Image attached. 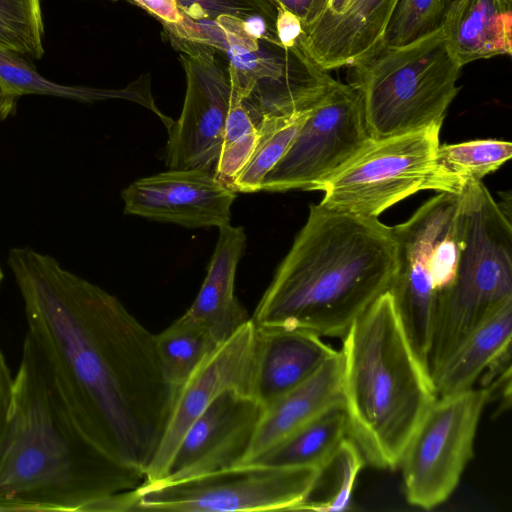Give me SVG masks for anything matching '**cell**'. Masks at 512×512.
Wrapping results in <instances>:
<instances>
[{
    "mask_svg": "<svg viewBox=\"0 0 512 512\" xmlns=\"http://www.w3.org/2000/svg\"><path fill=\"white\" fill-rule=\"evenodd\" d=\"M297 15L302 26L312 21L321 10L325 0H272Z\"/></svg>",
    "mask_w": 512,
    "mask_h": 512,
    "instance_id": "obj_35",
    "label": "cell"
},
{
    "mask_svg": "<svg viewBox=\"0 0 512 512\" xmlns=\"http://www.w3.org/2000/svg\"><path fill=\"white\" fill-rule=\"evenodd\" d=\"M347 437V414L342 401L245 464L307 466L323 470Z\"/></svg>",
    "mask_w": 512,
    "mask_h": 512,
    "instance_id": "obj_22",
    "label": "cell"
},
{
    "mask_svg": "<svg viewBox=\"0 0 512 512\" xmlns=\"http://www.w3.org/2000/svg\"><path fill=\"white\" fill-rule=\"evenodd\" d=\"M487 387L437 397L421 419L404 452L401 467L407 501L422 509L445 502L473 457Z\"/></svg>",
    "mask_w": 512,
    "mask_h": 512,
    "instance_id": "obj_10",
    "label": "cell"
},
{
    "mask_svg": "<svg viewBox=\"0 0 512 512\" xmlns=\"http://www.w3.org/2000/svg\"><path fill=\"white\" fill-rule=\"evenodd\" d=\"M358 93L338 81L309 110L261 191H318L371 141Z\"/></svg>",
    "mask_w": 512,
    "mask_h": 512,
    "instance_id": "obj_11",
    "label": "cell"
},
{
    "mask_svg": "<svg viewBox=\"0 0 512 512\" xmlns=\"http://www.w3.org/2000/svg\"><path fill=\"white\" fill-rule=\"evenodd\" d=\"M461 68L442 26L404 45H381L351 67L348 84L371 137L382 139L442 124Z\"/></svg>",
    "mask_w": 512,
    "mask_h": 512,
    "instance_id": "obj_6",
    "label": "cell"
},
{
    "mask_svg": "<svg viewBox=\"0 0 512 512\" xmlns=\"http://www.w3.org/2000/svg\"><path fill=\"white\" fill-rule=\"evenodd\" d=\"M449 49L464 65L512 53V0H463L444 22Z\"/></svg>",
    "mask_w": 512,
    "mask_h": 512,
    "instance_id": "obj_20",
    "label": "cell"
},
{
    "mask_svg": "<svg viewBox=\"0 0 512 512\" xmlns=\"http://www.w3.org/2000/svg\"><path fill=\"white\" fill-rule=\"evenodd\" d=\"M237 192L214 172L170 169L135 180L121 197L124 213L187 228L230 224Z\"/></svg>",
    "mask_w": 512,
    "mask_h": 512,
    "instance_id": "obj_15",
    "label": "cell"
},
{
    "mask_svg": "<svg viewBox=\"0 0 512 512\" xmlns=\"http://www.w3.org/2000/svg\"><path fill=\"white\" fill-rule=\"evenodd\" d=\"M183 16L195 21L232 16L242 20L261 17L275 28L276 7L272 0H175Z\"/></svg>",
    "mask_w": 512,
    "mask_h": 512,
    "instance_id": "obj_31",
    "label": "cell"
},
{
    "mask_svg": "<svg viewBox=\"0 0 512 512\" xmlns=\"http://www.w3.org/2000/svg\"><path fill=\"white\" fill-rule=\"evenodd\" d=\"M457 204L458 194L438 193L408 220L391 227L397 271L388 291L406 337L426 369L436 303L452 284L458 264Z\"/></svg>",
    "mask_w": 512,
    "mask_h": 512,
    "instance_id": "obj_7",
    "label": "cell"
},
{
    "mask_svg": "<svg viewBox=\"0 0 512 512\" xmlns=\"http://www.w3.org/2000/svg\"><path fill=\"white\" fill-rule=\"evenodd\" d=\"M151 16L159 20L166 31L179 28L184 23V16L180 12L175 0H131Z\"/></svg>",
    "mask_w": 512,
    "mask_h": 512,
    "instance_id": "obj_33",
    "label": "cell"
},
{
    "mask_svg": "<svg viewBox=\"0 0 512 512\" xmlns=\"http://www.w3.org/2000/svg\"><path fill=\"white\" fill-rule=\"evenodd\" d=\"M144 480L81 431L26 334L0 437V512L100 511Z\"/></svg>",
    "mask_w": 512,
    "mask_h": 512,
    "instance_id": "obj_2",
    "label": "cell"
},
{
    "mask_svg": "<svg viewBox=\"0 0 512 512\" xmlns=\"http://www.w3.org/2000/svg\"><path fill=\"white\" fill-rule=\"evenodd\" d=\"M310 109L291 116L266 120L257 128V145L232 183L236 192L261 191L266 175L287 152Z\"/></svg>",
    "mask_w": 512,
    "mask_h": 512,
    "instance_id": "obj_26",
    "label": "cell"
},
{
    "mask_svg": "<svg viewBox=\"0 0 512 512\" xmlns=\"http://www.w3.org/2000/svg\"><path fill=\"white\" fill-rule=\"evenodd\" d=\"M338 351L308 330L255 325L252 395L264 409Z\"/></svg>",
    "mask_w": 512,
    "mask_h": 512,
    "instance_id": "obj_17",
    "label": "cell"
},
{
    "mask_svg": "<svg viewBox=\"0 0 512 512\" xmlns=\"http://www.w3.org/2000/svg\"><path fill=\"white\" fill-rule=\"evenodd\" d=\"M26 334L72 418L102 451L144 473L179 389L167 382L155 334L118 298L31 247L9 251Z\"/></svg>",
    "mask_w": 512,
    "mask_h": 512,
    "instance_id": "obj_1",
    "label": "cell"
},
{
    "mask_svg": "<svg viewBox=\"0 0 512 512\" xmlns=\"http://www.w3.org/2000/svg\"><path fill=\"white\" fill-rule=\"evenodd\" d=\"M180 51L186 75L181 115L168 130L166 165L170 169L214 172L230 106L231 85L214 49L169 36Z\"/></svg>",
    "mask_w": 512,
    "mask_h": 512,
    "instance_id": "obj_12",
    "label": "cell"
},
{
    "mask_svg": "<svg viewBox=\"0 0 512 512\" xmlns=\"http://www.w3.org/2000/svg\"><path fill=\"white\" fill-rule=\"evenodd\" d=\"M512 156V144L497 139H477L439 145L430 190L460 194L463 189L482 181L498 170Z\"/></svg>",
    "mask_w": 512,
    "mask_h": 512,
    "instance_id": "obj_23",
    "label": "cell"
},
{
    "mask_svg": "<svg viewBox=\"0 0 512 512\" xmlns=\"http://www.w3.org/2000/svg\"><path fill=\"white\" fill-rule=\"evenodd\" d=\"M340 353L348 437L366 462L395 469L437 394L389 291L352 323Z\"/></svg>",
    "mask_w": 512,
    "mask_h": 512,
    "instance_id": "obj_4",
    "label": "cell"
},
{
    "mask_svg": "<svg viewBox=\"0 0 512 512\" xmlns=\"http://www.w3.org/2000/svg\"><path fill=\"white\" fill-rule=\"evenodd\" d=\"M442 124L373 139L318 191L323 207L361 217H378L389 207L430 190Z\"/></svg>",
    "mask_w": 512,
    "mask_h": 512,
    "instance_id": "obj_8",
    "label": "cell"
},
{
    "mask_svg": "<svg viewBox=\"0 0 512 512\" xmlns=\"http://www.w3.org/2000/svg\"><path fill=\"white\" fill-rule=\"evenodd\" d=\"M511 333L512 300L484 320L441 366L432 379L437 397L473 388L483 372L510 353Z\"/></svg>",
    "mask_w": 512,
    "mask_h": 512,
    "instance_id": "obj_21",
    "label": "cell"
},
{
    "mask_svg": "<svg viewBox=\"0 0 512 512\" xmlns=\"http://www.w3.org/2000/svg\"><path fill=\"white\" fill-rule=\"evenodd\" d=\"M0 87L16 98L32 94L94 102L120 97L129 98L149 109L154 106L152 98L142 93L58 84L43 77L22 55L3 48H0Z\"/></svg>",
    "mask_w": 512,
    "mask_h": 512,
    "instance_id": "obj_24",
    "label": "cell"
},
{
    "mask_svg": "<svg viewBox=\"0 0 512 512\" xmlns=\"http://www.w3.org/2000/svg\"><path fill=\"white\" fill-rule=\"evenodd\" d=\"M399 0H325L298 41L321 69L352 67L384 43Z\"/></svg>",
    "mask_w": 512,
    "mask_h": 512,
    "instance_id": "obj_16",
    "label": "cell"
},
{
    "mask_svg": "<svg viewBox=\"0 0 512 512\" xmlns=\"http://www.w3.org/2000/svg\"><path fill=\"white\" fill-rule=\"evenodd\" d=\"M43 35L41 0H0V48L40 59Z\"/></svg>",
    "mask_w": 512,
    "mask_h": 512,
    "instance_id": "obj_27",
    "label": "cell"
},
{
    "mask_svg": "<svg viewBox=\"0 0 512 512\" xmlns=\"http://www.w3.org/2000/svg\"><path fill=\"white\" fill-rule=\"evenodd\" d=\"M463 0H443L444 2V22L454 13Z\"/></svg>",
    "mask_w": 512,
    "mask_h": 512,
    "instance_id": "obj_37",
    "label": "cell"
},
{
    "mask_svg": "<svg viewBox=\"0 0 512 512\" xmlns=\"http://www.w3.org/2000/svg\"><path fill=\"white\" fill-rule=\"evenodd\" d=\"M3 277H4V274H3V271H2L1 266H0V287H1V283L3 281Z\"/></svg>",
    "mask_w": 512,
    "mask_h": 512,
    "instance_id": "obj_38",
    "label": "cell"
},
{
    "mask_svg": "<svg viewBox=\"0 0 512 512\" xmlns=\"http://www.w3.org/2000/svg\"><path fill=\"white\" fill-rule=\"evenodd\" d=\"M366 463L356 443L345 438L332 461L324 469L332 472L331 489L326 497L306 500L295 510L344 511L351 506L352 493L358 474Z\"/></svg>",
    "mask_w": 512,
    "mask_h": 512,
    "instance_id": "obj_29",
    "label": "cell"
},
{
    "mask_svg": "<svg viewBox=\"0 0 512 512\" xmlns=\"http://www.w3.org/2000/svg\"><path fill=\"white\" fill-rule=\"evenodd\" d=\"M443 21V0H399L383 44H407L442 27Z\"/></svg>",
    "mask_w": 512,
    "mask_h": 512,
    "instance_id": "obj_30",
    "label": "cell"
},
{
    "mask_svg": "<svg viewBox=\"0 0 512 512\" xmlns=\"http://www.w3.org/2000/svg\"><path fill=\"white\" fill-rule=\"evenodd\" d=\"M155 344L165 379L180 389L221 343L204 325L182 315L155 335Z\"/></svg>",
    "mask_w": 512,
    "mask_h": 512,
    "instance_id": "obj_25",
    "label": "cell"
},
{
    "mask_svg": "<svg viewBox=\"0 0 512 512\" xmlns=\"http://www.w3.org/2000/svg\"><path fill=\"white\" fill-rule=\"evenodd\" d=\"M258 131L242 100L231 93L215 176L228 187L250 159L258 142Z\"/></svg>",
    "mask_w": 512,
    "mask_h": 512,
    "instance_id": "obj_28",
    "label": "cell"
},
{
    "mask_svg": "<svg viewBox=\"0 0 512 512\" xmlns=\"http://www.w3.org/2000/svg\"><path fill=\"white\" fill-rule=\"evenodd\" d=\"M17 99L0 87V123L15 112Z\"/></svg>",
    "mask_w": 512,
    "mask_h": 512,
    "instance_id": "obj_36",
    "label": "cell"
},
{
    "mask_svg": "<svg viewBox=\"0 0 512 512\" xmlns=\"http://www.w3.org/2000/svg\"><path fill=\"white\" fill-rule=\"evenodd\" d=\"M321 469L241 464L175 482L142 483L135 510H295L312 494Z\"/></svg>",
    "mask_w": 512,
    "mask_h": 512,
    "instance_id": "obj_9",
    "label": "cell"
},
{
    "mask_svg": "<svg viewBox=\"0 0 512 512\" xmlns=\"http://www.w3.org/2000/svg\"><path fill=\"white\" fill-rule=\"evenodd\" d=\"M254 346L255 324L250 319L222 342L180 387L143 483L151 484L163 479L182 437L219 395L228 390L252 395Z\"/></svg>",
    "mask_w": 512,
    "mask_h": 512,
    "instance_id": "obj_13",
    "label": "cell"
},
{
    "mask_svg": "<svg viewBox=\"0 0 512 512\" xmlns=\"http://www.w3.org/2000/svg\"><path fill=\"white\" fill-rule=\"evenodd\" d=\"M245 243L242 227L230 224L219 227L205 279L193 303L183 314L208 328L220 343L251 319L234 294L236 270Z\"/></svg>",
    "mask_w": 512,
    "mask_h": 512,
    "instance_id": "obj_18",
    "label": "cell"
},
{
    "mask_svg": "<svg viewBox=\"0 0 512 512\" xmlns=\"http://www.w3.org/2000/svg\"><path fill=\"white\" fill-rule=\"evenodd\" d=\"M274 4L276 7V38L281 47L284 49H292L298 44L303 33L301 19L281 4Z\"/></svg>",
    "mask_w": 512,
    "mask_h": 512,
    "instance_id": "obj_32",
    "label": "cell"
},
{
    "mask_svg": "<svg viewBox=\"0 0 512 512\" xmlns=\"http://www.w3.org/2000/svg\"><path fill=\"white\" fill-rule=\"evenodd\" d=\"M457 223L456 274L435 308L427 359L431 380L484 320L512 300L510 212L479 181L458 194Z\"/></svg>",
    "mask_w": 512,
    "mask_h": 512,
    "instance_id": "obj_5",
    "label": "cell"
},
{
    "mask_svg": "<svg viewBox=\"0 0 512 512\" xmlns=\"http://www.w3.org/2000/svg\"><path fill=\"white\" fill-rule=\"evenodd\" d=\"M264 407L252 395L228 390L193 422L159 482H175L240 465ZM157 483V482H156Z\"/></svg>",
    "mask_w": 512,
    "mask_h": 512,
    "instance_id": "obj_14",
    "label": "cell"
},
{
    "mask_svg": "<svg viewBox=\"0 0 512 512\" xmlns=\"http://www.w3.org/2000/svg\"><path fill=\"white\" fill-rule=\"evenodd\" d=\"M342 401V356L338 351L309 379L264 409L241 464L247 463L330 406Z\"/></svg>",
    "mask_w": 512,
    "mask_h": 512,
    "instance_id": "obj_19",
    "label": "cell"
},
{
    "mask_svg": "<svg viewBox=\"0 0 512 512\" xmlns=\"http://www.w3.org/2000/svg\"><path fill=\"white\" fill-rule=\"evenodd\" d=\"M397 271L392 228L311 204L305 225L260 299L256 326L343 337L389 290Z\"/></svg>",
    "mask_w": 512,
    "mask_h": 512,
    "instance_id": "obj_3",
    "label": "cell"
},
{
    "mask_svg": "<svg viewBox=\"0 0 512 512\" xmlns=\"http://www.w3.org/2000/svg\"><path fill=\"white\" fill-rule=\"evenodd\" d=\"M13 377L5 355L0 349V437L4 431L12 396Z\"/></svg>",
    "mask_w": 512,
    "mask_h": 512,
    "instance_id": "obj_34",
    "label": "cell"
}]
</instances>
